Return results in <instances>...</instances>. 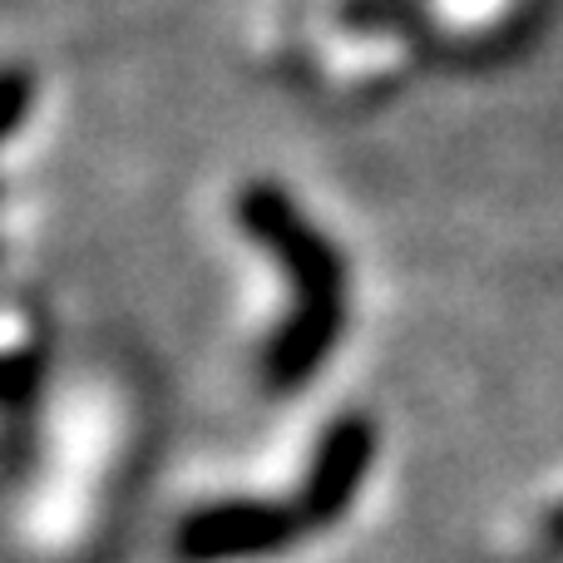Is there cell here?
Here are the masks:
<instances>
[{
  "label": "cell",
  "instance_id": "3",
  "mask_svg": "<svg viewBox=\"0 0 563 563\" xmlns=\"http://www.w3.org/2000/svg\"><path fill=\"white\" fill-rule=\"evenodd\" d=\"M376 460V426L366 416H341L327 426L311 470L297 489V509L307 519V529H331L351 505H356L361 485L371 475Z\"/></svg>",
  "mask_w": 563,
  "mask_h": 563
},
{
  "label": "cell",
  "instance_id": "2",
  "mask_svg": "<svg viewBox=\"0 0 563 563\" xmlns=\"http://www.w3.org/2000/svg\"><path fill=\"white\" fill-rule=\"evenodd\" d=\"M311 534L301 519L297 499L273 505V499H228V505H208L178 525V559L184 563H238V559H267L277 549L297 544Z\"/></svg>",
  "mask_w": 563,
  "mask_h": 563
},
{
  "label": "cell",
  "instance_id": "1",
  "mask_svg": "<svg viewBox=\"0 0 563 563\" xmlns=\"http://www.w3.org/2000/svg\"><path fill=\"white\" fill-rule=\"evenodd\" d=\"M243 223L253 228L257 243L273 247V257L291 273L297 287V311L291 321L273 336L263 361V376L273 390H291L307 376H317V366L327 361V351L336 346L341 321H346V297H341V263L307 223L287 208L282 194L257 188L243 203Z\"/></svg>",
  "mask_w": 563,
  "mask_h": 563
},
{
  "label": "cell",
  "instance_id": "5",
  "mask_svg": "<svg viewBox=\"0 0 563 563\" xmlns=\"http://www.w3.org/2000/svg\"><path fill=\"white\" fill-rule=\"evenodd\" d=\"M544 539H549L554 549H563V505H559V509H549V515H544Z\"/></svg>",
  "mask_w": 563,
  "mask_h": 563
},
{
  "label": "cell",
  "instance_id": "4",
  "mask_svg": "<svg viewBox=\"0 0 563 563\" xmlns=\"http://www.w3.org/2000/svg\"><path fill=\"white\" fill-rule=\"evenodd\" d=\"M40 376H45V356L30 346H15L5 361V406H10V420L20 426V416L30 410V400L40 396Z\"/></svg>",
  "mask_w": 563,
  "mask_h": 563
}]
</instances>
